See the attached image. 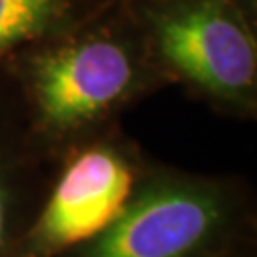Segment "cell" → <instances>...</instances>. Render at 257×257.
<instances>
[{
	"instance_id": "cell-1",
	"label": "cell",
	"mask_w": 257,
	"mask_h": 257,
	"mask_svg": "<svg viewBox=\"0 0 257 257\" xmlns=\"http://www.w3.org/2000/svg\"><path fill=\"white\" fill-rule=\"evenodd\" d=\"M29 132L55 164L168 88L130 0L18 48L0 61Z\"/></svg>"
},
{
	"instance_id": "cell-2",
	"label": "cell",
	"mask_w": 257,
	"mask_h": 257,
	"mask_svg": "<svg viewBox=\"0 0 257 257\" xmlns=\"http://www.w3.org/2000/svg\"><path fill=\"white\" fill-rule=\"evenodd\" d=\"M257 242L246 177L153 160L124 210L93 238L55 257H227Z\"/></svg>"
},
{
	"instance_id": "cell-3",
	"label": "cell",
	"mask_w": 257,
	"mask_h": 257,
	"mask_svg": "<svg viewBox=\"0 0 257 257\" xmlns=\"http://www.w3.org/2000/svg\"><path fill=\"white\" fill-rule=\"evenodd\" d=\"M168 86L221 116H257V0H130Z\"/></svg>"
},
{
	"instance_id": "cell-4",
	"label": "cell",
	"mask_w": 257,
	"mask_h": 257,
	"mask_svg": "<svg viewBox=\"0 0 257 257\" xmlns=\"http://www.w3.org/2000/svg\"><path fill=\"white\" fill-rule=\"evenodd\" d=\"M153 160L122 124L67 153L18 257H55L99 234L124 210Z\"/></svg>"
},
{
	"instance_id": "cell-5",
	"label": "cell",
	"mask_w": 257,
	"mask_h": 257,
	"mask_svg": "<svg viewBox=\"0 0 257 257\" xmlns=\"http://www.w3.org/2000/svg\"><path fill=\"white\" fill-rule=\"evenodd\" d=\"M55 162L38 147L0 71V257H18L44 202Z\"/></svg>"
},
{
	"instance_id": "cell-6",
	"label": "cell",
	"mask_w": 257,
	"mask_h": 257,
	"mask_svg": "<svg viewBox=\"0 0 257 257\" xmlns=\"http://www.w3.org/2000/svg\"><path fill=\"white\" fill-rule=\"evenodd\" d=\"M110 0H0V61L18 48L61 33Z\"/></svg>"
},
{
	"instance_id": "cell-7",
	"label": "cell",
	"mask_w": 257,
	"mask_h": 257,
	"mask_svg": "<svg viewBox=\"0 0 257 257\" xmlns=\"http://www.w3.org/2000/svg\"><path fill=\"white\" fill-rule=\"evenodd\" d=\"M227 257H257V242L253 244H248V246H244V248L236 249V251H232L230 255Z\"/></svg>"
}]
</instances>
